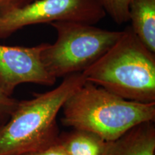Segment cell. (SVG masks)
I'll use <instances>...</instances> for the list:
<instances>
[{
    "instance_id": "5b68a950",
    "label": "cell",
    "mask_w": 155,
    "mask_h": 155,
    "mask_svg": "<svg viewBox=\"0 0 155 155\" xmlns=\"http://www.w3.org/2000/svg\"><path fill=\"white\" fill-rule=\"evenodd\" d=\"M106 15L98 0H35L0 12V38L25 27L58 21L94 25Z\"/></svg>"
},
{
    "instance_id": "9c48e42d",
    "label": "cell",
    "mask_w": 155,
    "mask_h": 155,
    "mask_svg": "<svg viewBox=\"0 0 155 155\" xmlns=\"http://www.w3.org/2000/svg\"><path fill=\"white\" fill-rule=\"evenodd\" d=\"M59 142L68 155H103L108 141L90 131L73 129L61 134Z\"/></svg>"
},
{
    "instance_id": "3957f363",
    "label": "cell",
    "mask_w": 155,
    "mask_h": 155,
    "mask_svg": "<svg viewBox=\"0 0 155 155\" xmlns=\"http://www.w3.org/2000/svg\"><path fill=\"white\" fill-rule=\"evenodd\" d=\"M87 82L124 99L155 102V53L142 44L131 27L106 53L82 73Z\"/></svg>"
},
{
    "instance_id": "5bb4252c",
    "label": "cell",
    "mask_w": 155,
    "mask_h": 155,
    "mask_svg": "<svg viewBox=\"0 0 155 155\" xmlns=\"http://www.w3.org/2000/svg\"><path fill=\"white\" fill-rule=\"evenodd\" d=\"M19 1H20V2H22L24 4H28V3H30V2H32V0H19Z\"/></svg>"
},
{
    "instance_id": "7a4b0ae2",
    "label": "cell",
    "mask_w": 155,
    "mask_h": 155,
    "mask_svg": "<svg viewBox=\"0 0 155 155\" xmlns=\"http://www.w3.org/2000/svg\"><path fill=\"white\" fill-rule=\"evenodd\" d=\"M62 109L64 126L96 134L106 141L116 140L141 124L155 121V102L124 99L87 81Z\"/></svg>"
},
{
    "instance_id": "ba28073f",
    "label": "cell",
    "mask_w": 155,
    "mask_h": 155,
    "mask_svg": "<svg viewBox=\"0 0 155 155\" xmlns=\"http://www.w3.org/2000/svg\"><path fill=\"white\" fill-rule=\"evenodd\" d=\"M129 21L135 35L155 53V0H131Z\"/></svg>"
},
{
    "instance_id": "7c38bea8",
    "label": "cell",
    "mask_w": 155,
    "mask_h": 155,
    "mask_svg": "<svg viewBox=\"0 0 155 155\" xmlns=\"http://www.w3.org/2000/svg\"><path fill=\"white\" fill-rule=\"evenodd\" d=\"M24 155H68L58 140V142L42 150L28 153Z\"/></svg>"
},
{
    "instance_id": "30bf717a",
    "label": "cell",
    "mask_w": 155,
    "mask_h": 155,
    "mask_svg": "<svg viewBox=\"0 0 155 155\" xmlns=\"http://www.w3.org/2000/svg\"><path fill=\"white\" fill-rule=\"evenodd\" d=\"M106 14L116 24L129 22V5L131 0H98Z\"/></svg>"
},
{
    "instance_id": "4fadbf2b",
    "label": "cell",
    "mask_w": 155,
    "mask_h": 155,
    "mask_svg": "<svg viewBox=\"0 0 155 155\" xmlns=\"http://www.w3.org/2000/svg\"><path fill=\"white\" fill-rule=\"evenodd\" d=\"M19 0H0V12L14 6H21Z\"/></svg>"
},
{
    "instance_id": "6da1fadb",
    "label": "cell",
    "mask_w": 155,
    "mask_h": 155,
    "mask_svg": "<svg viewBox=\"0 0 155 155\" xmlns=\"http://www.w3.org/2000/svg\"><path fill=\"white\" fill-rule=\"evenodd\" d=\"M86 82L82 73H74L53 90L18 101L8 120L0 126V155H24L58 142V114Z\"/></svg>"
},
{
    "instance_id": "52a82bcc",
    "label": "cell",
    "mask_w": 155,
    "mask_h": 155,
    "mask_svg": "<svg viewBox=\"0 0 155 155\" xmlns=\"http://www.w3.org/2000/svg\"><path fill=\"white\" fill-rule=\"evenodd\" d=\"M103 155H155L154 122L141 124L116 140L108 141Z\"/></svg>"
},
{
    "instance_id": "277c9868",
    "label": "cell",
    "mask_w": 155,
    "mask_h": 155,
    "mask_svg": "<svg viewBox=\"0 0 155 155\" xmlns=\"http://www.w3.org/2000/svg\"><path fill=\"white\" fill-rule=\"evenodd\" d=\"M50 25L57 32V40L48 45L41 58L48 72L55 78L83 73L104 55L122 33L77 22L58 21Z\"/></svg>"
},
{
    "instance_id": "8fae6325",
    "label": "cell",
    "mask_w": 155,
    "mask_h": 155,
    "mask_svg": "<svg viewBox=\"0 0 155 155\" xmlns=\"http://www.w3.org/2000/svg\"><path fill=\"white\" fill-rule=\"evenodd\" d=\"M18 101L0 92V126L8 120Z\"/></svg>"
},
{
    "instance_id": "8992f818",
    "label": "cell",
    "mask_w": 155,
    "mask_h": 155,
    "mask_svg": "<svg viewBox=\"0 0 155 155\" xmlns=\"http://www.w3.org/2000/svg\"><path fill=\"white\" fill-rule=\"evenodd\" d=\"M48 43L33 47L0 45V92L11 97L22 83L51 86L57 78L51 75L42 61V53Z\"/></svg>"
}]
</instances>
